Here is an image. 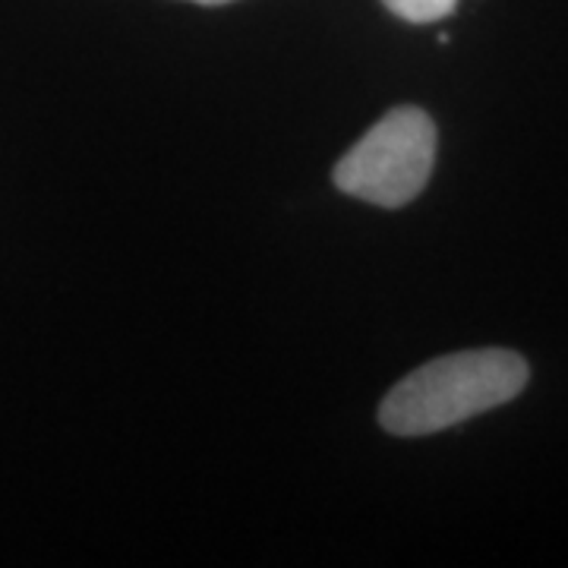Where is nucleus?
Masks as SVG:
<instances>
[{
	"label": "nucleus",
	"mask_w": 568,
	"mask_h": 568,
	"mask_svg": "<svg viewBox=\"0 0 568 568\" xmlns=\"http://www.w3.org/2000/svg\"><path fill=\"white\" fill-rule=\"evenodd\" d=\"M436 123L424 108L402 104L369 126L364 140L351 145L335 164V186L364 203L402 209L424 193L436 164Z\"/></svg>",
	"instance_id": "nucleus-2"
},
{
	"label": "nucleus",
	"mask_w": 568,
	"mask_h": 568,
	"mask_svg": "<svg viewBox=\"0 0 568 568\" xmlns=\"http://www.w3.org/2000/svg\"><path fill=\"white\" fill-rule=\"evenodd\" d=\"M388 13H395L398 20L426 26V22L446 20L448 13L458 7V0H383Z\"/></svg>",
	"instance_id": "nucleus-3"
},
{
	"label": "nucleus",
	"mask_w": 568,
	"mask_h": 568,
	"mask_svg": "<svg viewBox=\"0 0 568 568\" xmlns=\"http://www.w3.org/2000/svg\"><path fill=\"white\" fill-rule=\"evenodd\" d=\"M190 3H200V7H224V3H234V0H190Z\"/></svg>",
	"instance_id": "nucleus-4"
},
{
	"label": "nucleus",
	"mask_w": 568,
	"mask_h": 568,
	"mask_svg": "<svg viewBox=\"0 0 568 568\" xmlns=\"http://www.w3.org/2000/svg\"><path fill=\"white\" fill-rule=\"evenodd\" d=\"M528 361L506 347H477L436 357L407 373L379 405L392 436H429L506 405L528 386Z\"/></svg>",
	"instance_id": "nucleus-1"
}]
</instances>
